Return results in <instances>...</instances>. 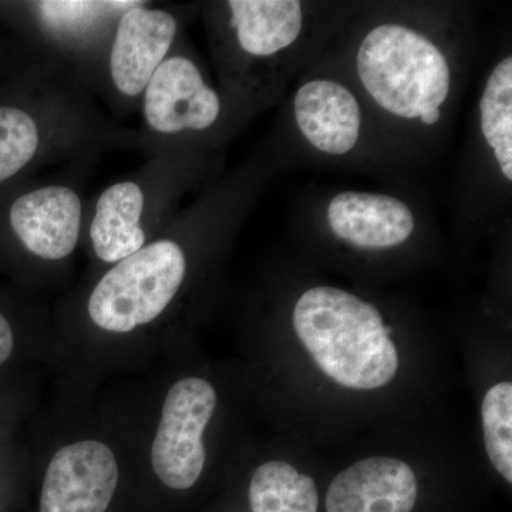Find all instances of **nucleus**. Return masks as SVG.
Masks as SVG:
<instances>
[{"instance_id": "1", "label": "nucleus", "mask_w": 512, "mask_h": 512, "mask_svg": "<svg viewBox=\"0 0 512 512\" xmlns=\"http://www.w3.org/2000/svg\"><path fill=\"white\" fill-rule=\"evenodd\" d=\"M293 329L319 369L340 386L375 390L392 382L399 353L392 329L372 303L353 293L318 286L303 293Z\"/></svg>"}, {"instance_id": "2", "label": "nucleus", "mask_w": 512, "mask_h": 512, "mask_svg": "<svg viewBox=\"0 0 512 512\" xmlns=\"http://www.w3.org/2000/svg\"><path fill=\"white\" fill-rule=\"evenodd\" d=\"M357 74L377 106L414 120L440 110L450 93V66L423 33L384 23L367 33L357 50Z\"/></svg>"}, {"instance_id": "3", "label": "nucleus", "mask_w": 512, "mask_h": 512, "mask_svg": "<svg viewBox=\"0 0 512 512\" xmlns=\"http://www.w3.org/2000/svg\"><path fill=\"white\" fill-rule=\"evenodd\" d=\"M187 259L170 239L147 245L117 262L90 295V319L100 329L128 333L154 322L183 285Z\"/></svg>"}, {"instance_id": "4", "label": "nucleus", "mask_w": 512, "mask_h": 512, "mask_svg": "<svg viewBox=\"0 0 512 512\" xmlns=\"http://www.w3.org/2000/svg\"><path fill=\"white\" fill-rule=\"evenodd\" d=\"M217 409V392L207 380L187 377L168 390L151 464L158 480L173 490H188L205 467L204 431Z\"/></svg>"}, {"instance_id": "5", "label": "nucleus", "mask_w": 512, "mask_h": 512, "mask_svg": "<svg viewBox=\"0 0 512 512\" xmlns=\"http://www.w3.org/2000/svg\"><path fill=\"white\" fill-rule=\"evenodd\" d=\"M119 484L113 451L96 440L60 448L49 463L39 512H106Z\"/></svg>"}, {"instance_id": "6", "label": "nucleus", "mask_w": 512, "mask_h": 512, "mask_svg": "<svg viewBox=\"0 0 512 512\" xmlns=\"http://www.w3.org/2000/svg\"><path fill=\"white\" fill-rule=\"evenodd\" d=\"M0 224L29 254L59 261L74 251L82 227V201L63 185L13 195L0 208Z\"/></svg>"}, {"instance_id": "7", "label": "nucleus", "mask_w": 512, "mask_h": 512, "mask_svg": "<svg viewBox=\"0 0 512 512\" xmlns=\"http://www.w3.org/2000/svg\"><path fill=\"white\" fill-rule=\"evenodd\" d=\"M143 93L144 117L158 133L207 130L221 113L217 92L187 57L165 59Z\"/></svg>"}, {"instance_id": "8", "label": "nucleus", "mask_w": 512, "mask_h": 512, "mask_svg": "<svg viewBox=\"0 0 512 512\" xmlns=\"http://www.w3.org/2000/svg\"><path fill=\"white\" fill-rule=\"evenodd\" d=\"M177 35V20L163 9L137 3L121 15L110 53L114 86L127 97L144 92Z\"/></svg>"}, {"instance_id": "9", "label": "nucleus", "mask_w": 512, "mask_h": 512, "mask_svg": "<svg viewBox=\"0 0 512 512\" xmlns=\"http://www.w3.org/2000/svg\"><path fill=\"white\" fill-rule=\"evenodd\" d=\"M419 487L409 464L390 457L357 461L333 478L326 512H412Z\"/></svg>"}, {"instance_id": "10", "label": "nucleus", "mask_w": 512, "mask_h": 512, "mask_svg": "<svg viewBox=\"0 0 512 512\" xmlns=\"http://www.w3.org/2000/svg\"><path fill=\"white\" fill-rule=\"evenodd\" d=\"M326 217L336 238L370 251L399 247L416 225L403 201L373 192H340L329 202Z\"/></svg>"}, {"instance_id": "11", "label": "nucleus", "mask_w": 512, "mask_h": 512, "mask_svg": "<svg viewBox=\"0 0 512 512\" xmlns=\"http://www.w3.org/2000/svg\"><path fill=\"white\" fill-rule=\"evenodd\" d=\"M293 111L302 136L316 150L343 156L356 147L362 113L355 94L342 83L315 79L302 84Z\"/></svg>"}, {"instance_id": "12", "label": "nucleus", "mask_w": 512, "mask_h": 512, "mask_svg": "<svg viewBox=\"0 0 512 512\" xmlns=\"http://www.w3.org/2000/svg\"><path fill=\"white\" fill-rule=\"evenodd\" d=\"M144 202L143 190L133 181L111 185L100 195L90 225V238L101 261L117 264L144 248L146 232L141 227Z\"/></svg>"}, {"instance_id": "13", "label": "nucleus", "mask_w": 512, "mask_h": 512, "mask_svg": "<svg viewBox=\"0 0 512 512\" xmlns=\"http://www.w3.org/2000/svg\"><path fill=\"white\" fill-rule=\"evenodd\" d=\"M231 26L242 52L274 56L301 36L303 10L296 0H231Z\"/></svg>"}, {"instance_id": "14", "label": "nucleus", "mask_w": 512, "mask_h": 512, "mask_svg": "<svg viewBox=\"0 0 512 512\" xmlns=\"http://www.w3.org/2000/svg\"><path fill=\"white\" fill-rule=\"evenodd\" d=\"M252 512H318L315 481L285 461H268L256 468L249 484Z\"/></svg>"}, {"instance_id": "15", "label": "nucleus", "mask_w": 512, "mask_h": 512, "mask_svg": "<svg viewBox=\"0 0 512 512\" xmlns=\"http://www.w3.org/2000/svg\"><path fill=\"white\" fill-rule=\"evenodd\" d=\"M481 131L501 173L512 181V57L495 66L480 101Z\"/></svg>"}, {"instance_id": "16", "label": "nucleus", "mask_w": 512, "mask_h": 512, "mask_svg": "<svg viewBox=\"0 0 512 512\" xmlns=\"http://www.w3.org/2000/svg\"><path fill=\"white\" fill-rule=\"evenodd\" d=\"M39 146V124L32 113L12 101L0 100V187L29 167Z\"/></svg>"}, {"instance_id": "17", "label": "nucleus", "mask_w": 512, "mask_h": 512, "mask_svg": "<svg viewBox=\"0 0 512 512\" xmlns=\"http://www.w3.org/2000/svg\"><path fill=\"white\" fill-rule=\"evenodd\" d=\"M484 443L495 470L512 483V384H495L481 406Z\"/></svg>"}, {"instance_id": "18", "label": "nucleus", "mask_w": 512, "mask_h": 512, "mask_svg": "<svg viewBox=\"0 0 512 512\" xmlns=\"http://www.w3.org/2000/svg\"><path fill=\"white\" fill-rule=\"evenodd\" d=\"M138 2H37L40 22L53 32L77 35L109 10H127Z\"/></svg>"}, {"instance_id": "19", "label": "nucleus", "mask_w": 512, "mask_h": 512, "mask_svg": "<svg viewBox=\"0 0 512 512\" xmlns=\"http://www.w3.org/2000/svg\"><path fill=\"white\" fill-rule=\"evenodd\" d=\"M15 348V333L5 313L0 311V366L9 359Z\"/></svg>"}, {"instance_id": "20", "label": "nucleus", "mask_w": 512, "mask_h": 512, "mask_svg": "<svg viewBox=\"0 0 512 512\" xmlns=\"http://www.w3.org/2000/svg\"><path fill=\"white\" fill-rule=\"evenodd\" d=\"M440 117V110H434L426 114V116L420 117V120L421 123L426 124V126H434V124L439 123Z\"/></svg>"}]
</instances>
